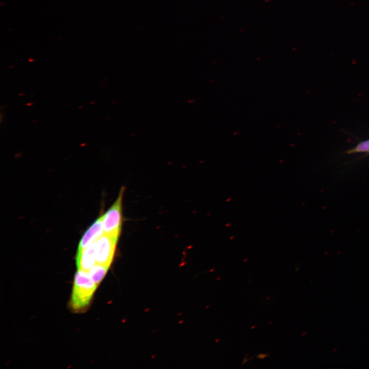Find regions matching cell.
I'll list each match as a JSON object with an SVG mask.
<instances>
[{
	"label": "cell",
	"mask_w": 369,
	"mask_h": 369,
	"mask_svg": "<svg viewBox=\"0 0 369 369\" xmlns=\"http://www.w3.org/2000/svg\"><path fill=\"white\" fill-rule=\"evenodd\" d=\"M118 240L104 234L94 241L96 263L110 266L114 258Z\"/></svg>",
	"instance_id": "3"
},
{
	"label": "cell",
	"mask_w": 369,
	"mask_h": 369,
	"mask_svg": "<svg viewBox=\"0 0 369 369\" xmlns=\"http://www.w3.org/2000/svg\"><path fill=\"white\" fill-rule=\"evenodd\" d=\"M268 356H269V355H268V354L261 353V354H259L257 356V358H259V359H264L265 358L268 357Z\"/></svg>",
	"instance_id": "8"
},
{
	"label": "cell",
	"mask_w": 369,
	"mask_h": 369,
	"mask_svg": "<svg viewBox=\"0 0 369 369\" xmlns=\"http://www.w3.org/2000/svg\"><path fill=\"white\" fill-rule=\"evenodd\" d=\"M347 154L356 153H369V139L359 143L355 147L346 152Z\"/></svg>",
	"instance_id": "7"
},
{
	"label": "cell",
	"mask_w": 369,
	"mask_h": 369,
	"mask_svg": "<svg viewBox=\"0 0 369 369\" xmlns=\"http://www.w3.org/2000/svg\"><path fill=\"white\" fill-rule=\"evenodd\" d=\"M104 234L102 216H101L84 233L79 241L77 252L83 250L90 243L96 240Z\"/></svg>",
	"instance_id": "5"
},
{
	"label": "cell",
	"mask_w": 369,
	"mask_h": 369,
	"mask_svg": "<svg viewBox=\"0 0 369 369\" xmlns=\"http://www.w3.org/2000/svg\"><path fill=\"white\" fill-rule=\"evenodd\" d=\"M76 263L78 270L85 271H89L96 263L94 241L90 243L83 250L77 252Z\"/></svg>",
	"instance_id": "4"
},
{
	"label": "cell",
	"mask_w": 369,
	"mask_h": 369,
	"mask_svg": "<svg viewBox=\"0 0 369 369\" xmlns=\"http://www.w3.org/2000/svg\"><path fill=\"white\" fill-rule=\"evenodd\" d=\"M125 191L122 187L115 201L102 215L104 233L118 239L122 222V201Z\"/></svg>",
	"instance_id": "2"
},
{
	"label": "cell",
	"mask_w": 369,
	"mask_h": 369,
	"mask_svg": "<svg viewBox=\"0 0 369 369\" xmlns=\"http://www.w3.org/2000/svg\"><path fill=\"white\" fill-rule=\"evenodd\" d=\"M109 266L95 263L88 271L94 282L98 285L106 275Z\"/></svg>",
	"instance_id": "6"
},
{
	"label": "cell",
	"mask_w": 369,
	"mask_h": 369,
	"mask_svg": "<svg viewBox=\"0 0 369 369\" xmlns=\"http://www.w3.org/2000/svg\"><path fill=\"white\" fill-rule=\"evenodd\" d=\"M97 286L88 271L78 270L75 275L71 296L73 309L79 311L87 307Z\"/></svg>",
	"instance_id": "1"
}]
</instances>
